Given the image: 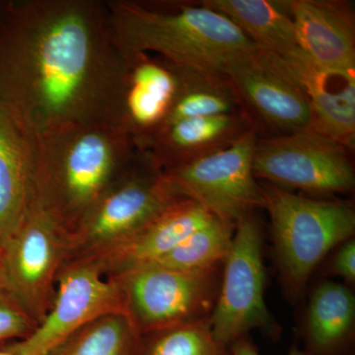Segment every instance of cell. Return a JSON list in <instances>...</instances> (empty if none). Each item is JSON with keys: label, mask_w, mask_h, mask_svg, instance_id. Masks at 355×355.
Returning <instances> with one entry per match:
<instances>
[{"label": "cell", "mask_w": 355, "mask_h": 355, "mask_svg": "<svg viewBox=\"0 0 355 355\" xmlns=\"http://www.w3.org/2000/svg\"><path fill=\"white\" fill-rule=\"evenodd\" d=\"M137 153L132 137L110 125H69L39 135L34 200L69 234Z\"/></svg>", "instance_id": "2"}, {"label": "cell", "mask_w": 355, "mask_h": 355, "mask_svg": "<svg viewBox=\"0 0 355 355\" xmlns=\"http://www.w3.org/2000/svg\"><path fill=\"white\" fill-rule=\"evenodd\" d=\"M253 130L246 113L184 119L161 128L139 150L163 172L226 148Z\"/></svg>", "instance_id": "16"}, {"label": "cell", "mask_w": 355, "mask_h": 355, "mask_svg": "<svg viewBox=\"0 0 355 355\" xmlns=\"http://www.w3.org/2000/svg\"><path fill=\"white\" fill-rule=\"evenodd\" d=\"M125 58L99 0H0V110L37 135L120 128Z\"/></svg>", "instance_id": "1"}, {"label": "cell", "mask_w": 355, "mask_h": 355, "mask_svg": "<svg viewBox=\"0 0 355 355\" xmlns=\"http://www.w3.org/2000/svg\"><path fill=\"white\" fill-rule=\"evenodd\" d=\"M200 4L230 20L261 50L284 57L299 49L286 1L205 0Z\"/></svg>", "instance_id": "20"}, {"label": "cell", "mask_w": 355, "mask_h": 355, "mask_svg": "<svg viewBox=\"0 0 355 355\" xmlns=\"http://www.w3.org/2000/svg\"><path fill=\"white\" fill-rule=\"evenodd\" d=\"M221 70L258 130L263 125L273 135L312 130L307 96L279 55L260 48L237 51Z\"/></svg>", "instance_id": "11"}, {"label": "cell", "mask_w": 355, "mask_h": 355, "mask_svg": "<svg viewBox=\"0 0 355 355\" xmlns=\"http://www.w3.org/2000/svg\"><path fill=\"white\" fill-rule=\"evenodd\" d=\"M37 326L15 298L0 284V342L13 338L25 340Z\"/></svg>", "instance_id": "25"}, {"label": "cell", "mask_w": 355, "mask_h": 355, "mask_svg": "<svg viewBox=\"0 0 355 355\" xmlns=\"http://www.w3.org/2000/svg\"><path fill=\"white\" fill-rule=\"evenodd\" d=\"M261 187L280 284L295 302L320 261L354 238L355 209L347 200L296 195L268 183Z\"/></svg>", "instance_id": "4"}, {"label": "cell", "mask_w": 355, "mask_h": 355, "mask_svg": "<svg viewBox=\"0 0 355 355\" xmlns=\"http://www.w3.org/2000/svg\"><path fill=\"white\" fill-rule=\"evenodd\" d=\"M112 314L125 315V298L118 282L84 261L65 263L58 272L53 306L25 340L6 349L13 355H46L91 322Z\"/></svg>", "instance_id": "12"}, {"label": "cell", "mask_w": 355, "mask_h": 355, "mask_svg": "<svg viewBox=\"0 0 355 355\" xmlns=\"http://www.w3.org/2000/svg\"><path fill=\"white\" fill-rule=\"evenodd\" d=\"M222 268L179 270L149 263L110 277L123 291L125 316L146 338L209 319L218 296Z\"/></svg>", "instance_id": "5"}, {"label": "cell", "mask_w": 355, "mask_h": 355, "mask_svg": "<svg viewBox=\"0 0 355 355\" xmlns=\"http://www.w3.org/2000/svg\"><path fill=\"white\" fill-rule=\"evenodd\" d=\"M0 355H13L11 354L10 352H9L8 349H6V347H4V349H0Z\"/></svg>", "instance_id": "28"}, {"label": "cell", "mask_w": 355, "mask_h": 355, "mask_svg": "<svg viewBox=\"0 0 355 355\" xmlns=\"http://www.w3.org/2000/svg\"><path fill=\"white\" fill-rule=\"evenodd\" d=\"M2 248L0 246V266H1Z\"/></svg>", "instance_id": "29"}, {"label": "cell", "mask_w": 355, "mask_h": 355, "mask_svg": "<svg viewBox=\"0 0 355 355\" xmlns=\"http://www.w3.org/2000/svg\"><path fill=\"white\" fill-rule=\"evenodd\" d=\"M352 150L319 133L307 130L257 139L253 170L257 180L315 198H333L354 190Z\"/></svg>", "instance_id": "9"}, {"label": "cell", "mask_w": 355, "mask_h": 355, "mask_svg": "<svg viewBox=\"0 0 355 355\" xmlns=\"http://www.w3.org/2000/svg\"><path fill=\"white\" fill-rule=\"evenodd\" d=\"M1 248L0 284L39 324L53 306L58 272L69 258V233L33 198Z\"/></svg>", "instance_id": "8"}, {"label": "cell", "mask_w": 355, "mask_h": 355, "mask_svg": "<svg viewBox=\"0 0 355 355\" xmlns=\"http://www.w3.org/2000/svg\"><path fill=\"white\" fill-rule=\"evenodd\" d=\"M231 355H260L257 349L256 345H254L251 340H249L248 336L239 338L236 340L232 345L229 347ZM287 355H311L309 352H306L305 349H300L299 347H292L289 350Z\"/></svg>", "instance_id": "27"}, {"label": "cell", "mask_w": 355, "mask_h": 355, "mask_svg": "<svg viewBox=\"0 0 355 355\" xmlns=\"http://www.w3.org/2000/svg\"><path fill=\"white\" fill-rule=\"evenodd\" d=\"M263 230L254 212L236 223L230 252L222 268L220 287L211 316L212 335L230 347L250 331L279 338L282 327L265 301Z\"/></svg>", "instance_id": "7"}, {"label": "cell", "mask_w": 355, "mask_h": 355, "mask_svg": "<svg viewBox=\"0 0 355 355\" xmlns=\"http://www.w3.org/2000/svg\"><path fill=\"white\" fill-rule=\"evenodd\" d=\"M139 150L132 165L84 214L69 234V258L81 260L113 246L180 200ZM65 261V263H67Z\"/></svg>", "instance_id": "6"}, {"label": "cell", "mask_w": 355, "mask_h": 355, "mask_svg": "<svg viewBox=\"0 0 355 355\" xmlns=\"http://www.w3.org/2000/svg\"><path fill=\"white\" fill-rule=\"evenodd\" d=\"M172 65L177 77V91L163 128L184 119L248 114L222 70Z\"/></svg>", "instance_id": "21"}, {"label": "cell", "mask_w": 355, "mask_h": 355, "mask_svg": "<svg viewBox=\"0 0 355 355\" xmlns=\"http://www.w3.org/2000/svg\"><path fill=\"white\" fill-rule=\"evenodd\" d=\"M279 58L307 96L312 111V132L352 150L355 141V72L326 71L313 64L299 49Z\"/></svg>", "instance_id": "17"}, {"label": "cell", "mask_w": 355, "mask_h": 355, "mask_svg": "<svg viewBox=\"0 0 355 355\" xmlns=\"http://www.w3.org/2000/svg\"><path fill=\"white\" fill-rule=\"evenodd\" d=\"M46 355H146V340L125 315H107L74 331Z\"/></svg>", "instance_id": "22"}, {"label": "cell", "mask_w": 355, "mask_h": 355, "mask_svg": "<svg viewBox=\"0 0 355 355\" xmlns=\"http://www.w3.org/2000/svg\"><path fill=\"white\" fill-rule=\"evenodd\" d=\"M235 229L233 222L216 217L189 235L169 253L150 263L179 270L221 268L230 252Z\"/></svg>", "instance_id": "23"}, {"label": "cell", "mask_w": 355, "mask_h": 355, "mask_svg": "<svg viewBox=\"0 0 355 355\" xmlns=\"http://www.w3.org/2000/svg\"><path fill=\"white\" fill-rule=\"evenodd\" d=\"M329 272L342 277L347 286H352L355 284L354 238H350L336 247V251L334 252L329 263Z\"/></svg>", "instance_id": "26"}, {"label": "cell", "mask_w": 355, "mask_h": 355, "mask_svg": "<svg viewBox=\"0 0 355 355\" xmlns=\"http://www.w3.org/2000/svg\"><path fill=\"white\" fill-rule=\"evenodd\" d=\"M125 58L120 130L141 148L163 128L177 91L171 62L149 53Z\"/></svg>", "instance_id": "15"}, {"label": "cell", "mask_w": 355, "mask_h": 355, "mask_svg": "<svg viewBox=\"0 0 355 355\" xmlns=\"http://www.w3.org/2000/svg\"><path fill=\"white\" fill-rule=\"evenodd\" d=\"M216 217L198 202L180 198L132 235L92 256L76 261L90 263L103 277H114L162 258Z\"/></svg>", "instance_id": "13"}, {"label": "cell", "mask_w": 355, "mask_h": 355, "mask_svg": "<svg viewBox=\"0 0 355 355\" xmlns=\"http://www.w3.org/2000/svg\"><path fill=\"white\" fill-rule=\"evenodd\" d=\"M39 135L0 110V246L15 232L35 193Z\"/></svg>", "instance_id": "18"}, {"label": "cell", "mask_w": 355, "mask_h": 355, "mask_svg": "<svg viewBox=\"0 0 355 355\" xmlns=\"http://www.w3.org/2000/svg\"><path fill=\"white\" fill-rule=\"evenodd\" d=\"M105 2L112 39L123 58L153 53L174 64L221 70L233 53L259 48L230 20L202 4Z\"/></svg>", "instance_id": "3"}, {"label": "cell", "mask_w": 355, "mask_h": 355, "mask_svg": "<svg viewBox=\"0 0 355 355\" xmlns=\"http://www.w3.org/2000/svg\"><path fill=\"white\" fill-rule=\"evenodd\" d=\"M258 137V130H251L226 148L161 175L178 197L193 200L214 216L236 224L263 207L261 184L253 170Z\"/></svg>", "instance_id": "10"}, {"label": "cell", "mask_w": 355, "mask_h": 355, "mask_svg": "<svg viewBox=\"0 0 355 355\" xmlns=\"http://www.w3.org/2000/svg\"><path fill=\"white\" fill-rule=\"evenodd\" d=\"M146 355H231L212 335L209 319L146 336Z\"/></svg>", "instance_id": "24"}, {"label": "cell", "mask_w": 355, "mask_h": 355, "mask_svg": "<svg viewBox=\"0 0 355 355\" xmlns=\"http://www.w3.org/2000/svg\"><path fill=\"white\" fill-rule=\"evenodd\" d=\"M355 331V296L352 287L321 282L311 293L306 310L304 340L311 355H343Z\"/></svg>", "instance_id": "19"}, {"label": "cell", "mask_w": 355, "mask_h": 355, "mask_svg": "<svg viewBox=\"0 0 355 355\" xmlns=\"http://www.w3.org/2000/svg\"><path fill=\"white\" fill-rule=\"evenodd\" d=\"M299 50L318 67L355 72V21L352 6L340 0H286Z\"/></svg>", "instance_id": "14"}]
</instances>
